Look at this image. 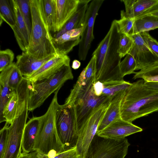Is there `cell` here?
Wrapping results in <instances>:
<instances>
[{"instance_id": "cell-30", "label": "cell", "mask_w": 158, "mask_h": 158, "mask_svg": "<svg viewBox=\"0 0 158 158\" xmlns=\"http://www.w3.org/2000/svg\"><path fill=\"white\" fill-rule=\"evenodd\" d=\"M133 79L141 78L147 82L158 83V64L135 72Z\"/></svg>"}, {"instance_id": "cell-7", "label": "cell", "mask_w": 158, "mask_h": 158, "mask_svg": "<svg viewBox=\"0 0 158 158\" xmlns=\"http://www.w3.org/2000/svg\"><path fill=\"white\" fill-rule=\"evenodd\" d=\"M55 123L58 135L65 150L75 147L77 125L74 109L72 105L59 104L56 114Z\"/></svg>"}, {"instance_id": "cell-26", "label": "cell", "mask_w": 158, "mask_h": 158, "mask_svg": "<svg viewBox=\"0 0 158 158\" xmlns=\"http://www.w3.org/2000/svg\"><path fill=\"white\" fill-rule=\"evenodd\" d=\"M96 59L93 55L86 66L83 69L76 82L80 86H85L95 82Z\"/></svg>"}, {"instance_id": "cell-27", "label": "cell", "mask_w": 158, "mask_h": 158, "mask_svg": "<svg viewBox=\"0 0 158 158\" xmlns=\"http://www.w3.org/2000/svg\"><path fill=\"white\" fill-rule=\"evenodd\" d=\"M0 25L5 21L12 28L16 22L13 0H0Z\"/></svg>"}, {"instance_id": "cell-41", "label": "cell", "mask_w": 158, "mask_h": 158, "mask_svg": "<svg viewBox=\"0 0 158 158\" xmlns=\"http://www.w3.org/2000/svg\"><path fill=\"white\" fill-rule=\"evenodd\" d=\"M146 15H151L158 17V0L156 3L153 6L146 10L139 17Z\"/></svg>"}, {"instance_id": "cell-10", "label": "cell", "mask_w": 158, "mask_h": 158, "mask_svg": "<svg viewBox=\"0 0 158 158\" xmlns=\"http://www.w3.org/2000/svg\"><path fill=\"white\" fill-rule=\"evenodd\" d=\"M31 82L23 78L17 88L12 93L5 106L3 112L6 122L11 124L28 106L29 87Z\"/></svg>"}, {"instance_id": "cell-23", "label": "cell", "mask_w": 158, "mask_h": 158, "mask_svg": "<svg viewBox=\"0 0 158 158\" xmlns=\"http://www.w3.org/2000/svg\"><path fill=\"white\" fill-rule=\"evenodd\" d=\"M13 62L11 65L1 72L0 74V122L6 121L3 116L4 108L13 91L10 87L9 78L15 65Z\"/></svg>"}, {"instance_id": "cell-6", "label": "cell", "mask_w": 158, "mask_h": 158, "mask_svg": "<svg viewBox=\"0 0 158 158\" xmlns=\"http://www.w3.org/2000/svg\"><path fill=\"white\" fill-rule=\"evenodd\" d=\"M73 78L70 64H66L48 78L38 82H31L28 111H33L40 107L52 93L60 90L66 81Z\"/></svg>"}, {"instance_id": "cell-5", "label": "cell", "mask_w": 158, "mask_h": 158, "mask_svg": "<svg viewBox=\"0 0 158 158\" xmlns=\"http://www.w3.org/2000/svg\"><path fill=\"white\" fill-rule=\"evenodd\" d=\"M94 83L85 86L76 83L65 102L64 103L70 104L73 107L77 133L96 110L112 99L102 95L96 96L93 88Z\"/></svg>"}, {"instance_id": "cell-9", "label": "cell", "mask_w": 158, "mask_h": 158, "mask_svg": "<svg viewBox=\"0 0 158 158\" xmlns=\"http://www.w3.org/2000/svg\"><path fill=\"white\" fill-rule=\"evenodd\" d=\"M110 101L96 110L78 130L76 146L81 158H86L90 145L96 134L98 126L105 114Z\"/></svg>"}, {"instance_id": "cell-13", "label": "cell", "mask_w": 158, "mask_h": 158, "mask_svg": "<svg viewBox=\"0 0 158 158\" xmlns=\"http://www.w3.org/2000/svg\"><path fill=\"white\" fill-rule=\"evenodd\" d=\"M133 46L129 52L136 63L135 70H141L158 64V56L148 47L139 33L133 35Z\"/></svg>"}, {"instance_id": "cell-40", "label": "cell", "mask_w": 158, "mask_h": 158, "mask_svg": "<svg viewBox=\"0 0 158 158\" xmlns=\"http://www.w3.org/2000/svg\"><path fill=\"white\" fill-rule=\"evenodd\" d=\"M93 88L94 93L96 96H101L104 89L103 83L99 81H95L93 84Z\"/></svg>"}, {"instance_id": "cell-16", "label": "cell", "mask_w": 158, "mask_h": 158, "mask_svg": "<svg viewBox=\"0 0 158 158\" xmlns=\"http://www.w3.org/2000/svg\"><path fill=\"white\" fill-rule=\"evenodd\" d=\"M82 27L67 31L57 38L52 36L53 45L58 55H67L75 46L79 44Z\"/></svg>"}, {"instance_id": "cell-21", "label": "cell", "mask_w": 158, "mask_h": 158, "mask_svg": "<svg viewBox=\"0 0 158 158\" xmlns=\"http://www.w3.org/2000/svg\"><path fill=\"white\" fill-rule=\"evenodd\" d=\"M126 90L118 93L112 98L98 126L97 133L102 130L112 122L121 118V103Z\"/></svg>"}, {"instance_id": "cell-4", "label": "cell", "mask_w": 158, "mask_h": 158, "mask_svg": "<svg viewBox=\"0 0 158 158\" xmlns=\"http://www.w3.org/2000/svg\"><path fill=\"white\" fill-rule=\"evenodd\" d=\"M54 95L46 113L40 116V122L36 137L33 151L44 157L50 158L51 154L54 155L65 150L64 145L58 135L55 123V116L59 104L57 94Z\"/></svg>"}, {"instance_id": "cell-44", "label": "cell", "mask_w": 158, "mask_h": 158, "mask_svg": "<svg viewBox=\"0 0 158 158\" xmlns=\"http://www.w3.org/2000/svg\"><path fill=\"white\" fill-rule=\"evenodd\" d=\"M81 65V62L79 60H75L73 61L72 67L74 69H77L80 67Z\"/></svg>"}, {"instance_id": "cell-15", "label": "cell", "mask_w": 158, "mask_h": 158, "mask_svg": "<svg viewBox=\"0 0 158 158\" xmlns=\"http://www.w3.org/2000/svg\"><path fill=\"white\" fill-rule=\"evenodd\" d=\"M70 60L67 55H59L48 61L31 76L23 77L31 83L42 81L58 72L64 65L70 64Z\"/></svg>"}, {"instance_id": "cell-8", "label": "cell", "mask_w": 158, "mask_h": 158, "mask_svg": "<svg viewBox=\"0 0 158 158\" xmlns=\"http://www.w3.org/2000/svg\"><path fill=\"white\" fill-rule=\"evenodd\" d=\"M130 145L126 138L114 140L96 135L90 145L86 158H124Z\"/></svg>"}, {"instance_id": "cell-29", "label": "cell", "mask_w": 158, "mask_h": 158, "mask_svg": "<svg viewBox=\"0 0 158 158\" xmlns=\"http://www.w3.org/2000/svg\"><path fill=\"white\" fill-rule=\"evenodd\" d=\"M45 18L50 31L55 32L56 24L55 0H42Z\"/></svg>"}, {"instance_id": "cell-17", "label": "cell", "mask_w": 158, "mask_h": 158, "mask_svg": "<svg viewBox=\"0 0 158 158\" xmlns=\"http://www.w3.org/2000/svg\"><path fill=\"white\" fill-rule=\"evenodd\" d=\"M52 55L46 58L38 59L23 52L16 56L15 65L23 77L31 76L49 60L58 55Z\"/></svg>"}, {"instance_id": "cell-3", "label": "cell", "mask_w": 158, "mask_h": 158, "mask_svg": "<svg viewBox=\"0 0 158 158\" xmlns=\"http://www.w3.org/2000/svg\"><path fill=\"white\" fill-rule=\"evenodd\" d=\"M31 30L26 52L38 59L58 55L53 45L52 36L44 15L42 0H30Z\"/></svg>"}, {"instance_id": "cell-32", "label": "cell", "mask_w": 158, "mask_h": 158, "mask_svg": "<svg viewBox=\"0 0 158 158\" xmlns=\"http://www.w3.org/2000/svg\"><path fill=\"white\" fill-rule=\"evenodd\" d=\"M136 67V63L134 58L131 53H128L120 64L122 77L123 78L126 75L134 74Z\"/></svg>"}, {"instance_id": "cell-14", "label": "cell", "mask_w": 158, "mask_h": 158, "mask_svg": "<svg viewBox=\"0 0 158 158\" xmlns=\"http://www.w3.org/2000/svg\"><path fill=\"white\" fill-rule=\"evenodd\" d=\"M142 131V128L132 123L120 118L111 122L96 135L105 139L118 140Z\"/></svg>"}, {"instance_id": "cell-19", "label": "cell", "mask_w": 158, "mask_h": 158, "mask_svg": "<svg viewBox=\"0 0 158 158\" xmlns=\"http://www.w3.org/2000/svg\"><path fill=\"white\" fill-rule=\"evenodd\" d=\"M13 1L16 22L11 28L19 47L23 52H26L29 45L30 34L15 0Z\"/></svg>"}, {"instance_id": "cell-36", "label": "cell", "mask_w": 158, "mask_h": 158, "mask_svg": "<svg viewBox=\"0 0 158 158\" xmlns=\"http://www.w3.org/2000/svg\"><path fill=\"white\" fill-rule=\"evenodd\" d=\"M23 78V77L16 66L15 63L9 80L8 84L10 88L13 91L16 89Z\"/></svg>"}, {"instance_id": "cell-33", "label": "cell", "mask_w": 158, "mask_h": 158, "mask_svg": "<svg viewBox=\"0 0 158 158\" xmlns=\"http://www.w3.org/2000/svg\"><path fill=\"white\" fill-rule=\"evenodd\" d=\"M119 47L118 52L122 58L126 55L131 49L133 40L131 36L120 34Z\"/></svg>"}, {"instance_id": "cell-1", "label": "cell", "mask_w": 158, "mask_h": 158, "mask_svg": "<svg viewBox=\"0 0 158 158\" xmlns=\"http://www.w3.org/2000/svg\"><path fill=\"white\" fill-rule=\"evenodd\" d=\"M120 34L116 19L114 20L106 35L92 55L96 57L95 81L104 83L123 80L120 70L121 58L118 52Z\"/></svg>"}, {"instance_id": "cell-31", "label": "cell", "mask_w": 158, "mask_h": 158, "mask_svg": "<svg viewBox=\"0 0 158 158\" xmlns=\"http://www.w3.org/2000/svg\"><path fill=\"white\" fill-rule=\"evenodd\" d=\"M15 1L31 34L32 23L30 0H15Z\"/></svg>"}, {"instance_id": "cell-12", "label": "cell", "mask_w": 158, "mask_h": 158, "mask_svg": "<svg viewBox=\"0 0 158 158\" xmlns=\"http://www.w3.org/2000/svg\"><path fill=\"white\" fill-rule=\"evenodd\" d=\"M28 111V106L8 127L7 142L2 158H19L22 153L23 136Z\"/></svg>"}, {"instance_id": "cell-38", "label": "cell", "mask_w": 158, "mask_h": 158, "mask_svg": "<svg viewBox=\"0 0 158 158\" xmlns=\"http://www.w3.org/2000/svg\"><path fill=\"white\" fill-rule=\"evenodd\" d=\"M8 123L6 122L5 125L0 131V158H2L4 155L7 140Z\"/></svg>"}, {"instance_id": "cell-24", "label": "cell", "mask_w": 158, "mask_h": 158, "mask_svg": "<svg viewBox=\"0 0 158 158\" xmlns=\"http://www.w3.org/2000/svg\"><path fill=\"white\" fill-rule=\"evenodd\" d=\"M90 0H80L77 10L72 17L65 24L62 28L54 35L57 38L70 30L82 27L85 14Z\"/></svg>"}, {"instance_id": "cell-28", "label": "cell", "mask_w": 158, "mask_h": 158, "mask_svg": "<svg viewBox=\"0 0 158 158\" xmlns=\"http://www.w3.org/2000/svg\"><path fill=\"white\" fill-rule=\"evenodd\" d=\"M103 84L102 95L112 98L118 93L126 91L132 83L123 80L104 82Z\"/></svg>"}, {"instance_id": "cell-37", "label": "cell", "mask_w": 158, "mask_h": 158, "mask_svg": "<svg viewBox=\"0 0 158 158\" xmlns=\"http://www.w3.org/2000/svg\"><path fill=\"white\" fill-rule=\"evenodd\" d=\"M139 33L148 47L158 56V42L150 35L148 31Z\"/></svg>"}, {"instance_id": "cell-20", "label": "cell", "mask_w": 158, "mask_h": 158, "mask_svg": "<svg viewBox=\"0 0 158 158\" xmlns=\"http://www.w3.org/2000/svg\"><path fill=\"white\" fill-rule=\"evenodd\" d=\"M40 119L41 116L33 117L26 123L23 136L22 153H28L33 152Z\"/></svg>"}, {"instance_id": "cell-2", "label": "cell", "mask_w": 158, "mask_h": 158, "mask_svg": "<svg viewBox=\"0 0 158 158\" xmlns=\"http://www.w3.org/2000/svg\"><path fill=\"white\" fill-rule=\"evenodd\" d=\"M158 111V89L148 87L144 81L132 83L121 102V118L131 123Z\"/></svg>"}, {"instance_id": "cell-42", "label": "cell", "mask_w": 158, "mask_h": 158, "mask_svg": "<svg viewBox=\"0 0 158 158\" xmlns=\"http://www.w3.org/2000/svg\"><path fill=\"white\" fill-rule=\"evenodd\" d=\"M19 158H38V153L35 151L28 153H21Z\"/></svg>"}, {"instance_id": "cell-39", "label": "cell", "mask_w": 158, "mask_h": 158, "mask_svg": "<svg viewBox=\"0 0 158 158\" xmlns=\"http://www.w3.org/2000/svg\"><path fill=\"white\" fill-rule=\"evenodd\" d=\"M45 158H81L79 154L78 153L77 151L76 146H75L74 147L69 148V149L65 150L62 152H60L57 153L52 157H51V158L45 157ZM38 158H40L38 157Z\"/></svg>"}, {"instance_id": "cell-34", "label": "cell", "mask_w": 158, "mask_h": 158, "mask_svg": "<svg viewBox=\"0 0 158 158\" xmlns=\"http://www.w3.org/2000/svg\"><path fill=\"white\" fill-rule=\"evenodd\" d=\"M135 19L121 16L118 20H116L120 34H125L130 36L133 35V27Z\"/></svg>"}, {"instance_id": "cell-35", "label": "cell", "mask_w": 158, "mask_h": 158, "mask_svg": "<svg viewBox=\"0 0 158 158\" xmlns=\"http://www.w3.org/2000/svg\"><path fill=\"white\" fill-rule=\"evenodd\" d=\"M14 53L11 50L6 49L0 51V71L1 72L13 62Z\"/></svg>"}, {"instance_id": "cell-18", "label": "cell", "mask_w": 158, "mask_h": 158, "mask_svg": "<svg viewBox=\"0 0 158 158\" xmlns=\"http://www.w3.org/2000/svg\"><path fill=\"white\" fill-rule=\"evenodd\" d=\"M80 0H55V32L59 31L76 12Z\"/></svg>"}, {"instance_id": "cell-43", "label": "cell", "mask_w": 158, "mask_h": 158, "mask_svg": "<svg viewBox=\"0 0 158 158\" xmlns=\"http://www.w3.org/2000/svg\"><path fill=\"white\" fill-rule=\"evenodd\" d=\"M144 84L148 87L158 89V83L157 82H147L144 81Z\"/></svg>"}, {"instance_id": "cell-11", "label": "cell", "mask_w": 158, "mask_h": 158, "mask_svg": "<svg viewBox=\"0 0 158 158\" xmlns=\"http://www.w3.org/2000/svg\"><path fill=\"white\" fill-rule=\"evenodd\" d=\"M104 1V0L92 1L86 11L78 51V56L80 60H85L91 43L94 39L93 29L94 22L98 10Z\"/></svg>"}, {"instance_id": "cell-25", "label": "cell", "mask_w": 158, "mask_h": 158, "mask_svg": "<svg viewBox=\"0 0 158 158\" xmlns=\"http://www.w3.org/2000/svg\"><path fill=\"white\" fill-rule=\"evenodd\" d=\"M158 28V17L151 15L140 16L135 19L133 35Z\"/></svg>"}, {"instance_id": "cell-22", "label": "cell", "mask_w": 158, "mask_h": 158, "mask_svg": "<svg viewBox=\"0 0 158 158\" xmlns=\"http://www.w3.org/2000/svg\"><path fill=\"white\" fill-rule=\"evenodd\" d=\"M158 0H122L125 11H121V16L135 19L153 6Z\"/></svg>"}]
</instances>
